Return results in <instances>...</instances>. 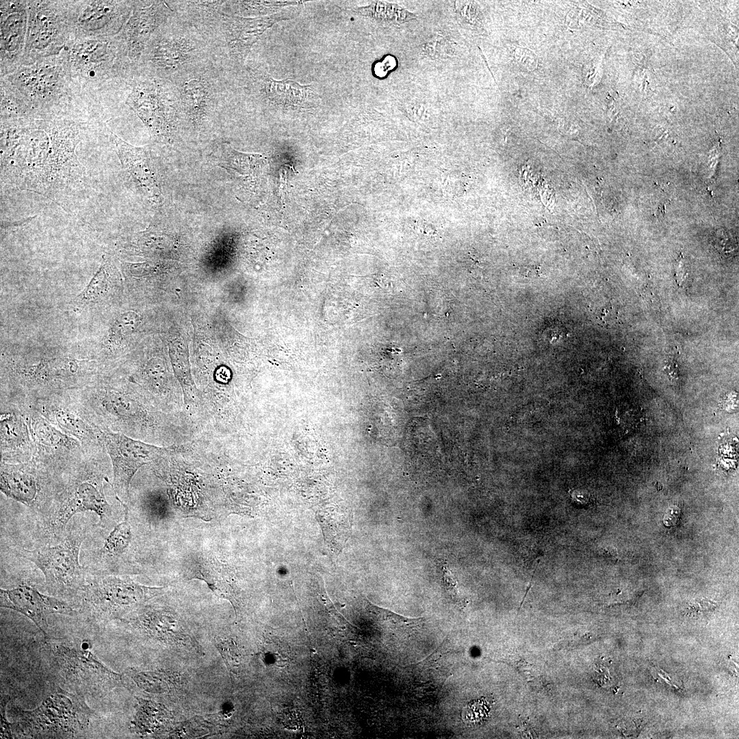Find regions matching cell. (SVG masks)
Returning a JSON list of instances; mask_svg holds the SVG:
<instances>
[{"mask_svg": "<svg viewBox=\"0 0 739 739\" xmlns=\"http://www.w3.org/2000/svg\"><path fill=\"white\" fill-rule=\"evenodd\" d=\"M2 78L22 97L34 118L81 117L83 113L85 96L72 79L65 49L21 66Z\"/></svg>", "mask_w": 739, "mask_h": 739, "instance_id": "1", "label": "cell"}, {"mask_svg": "<svg viewBox=\"0 0 739 739\" xmlns=\"http://www.w3.org/2000/svg\"><path fill=\"white\" fill-rule=\"evenodd\" d=\"M71 392L103 431L121 432L145 442L154 439L157 413L141 391L99 378Z\"/></svg>", "mask_w": 739, "mask_h": 739, "instance_id": "2", "label": "cell"}, {"mask_svg": "<svg viewBox=\"0 0 739 739\" xmlns=\"http://www.w3.org/2000/svg\"><path fill=\"white\" fill-rule=\"evenodd\" d=\"M218 52L212 36L174 13L148 41L135 77L169 81L190 68L220 59Z\"/></svg>", "mask_w": 739, "mask_h": 739, "instance_id": "3", "label": "cell"}, {"mask_svg": "<svg viewBox=\"0 0 739 739\" xmlns=\"http://www.w3.org/2000/svg\"><path fill=\"white\" fill-rule=\"evenodd\" d=\"M112 467L109 457L87 456L62 474L60 488L53 502L52 527L64 530L76 514L92 512L103 521L111 515L106 489L112 485L107 475Z\"/></svg>", "mask_w": 739, "mask_h": 739, "instance_id": "4", "label": "cell"}, {"mask_svg": "<svg viewBox=\"0 0 739 739\" xmlns=\"http://www.w3.org/2000/svg\"><path fill=\"white\" fill-rule=\"evenodd\" d=\"M12 733L31 738H70L86 731L93 712L83 697L58 690L32 710H19Z\"/></svg>", "mask_w": 739, "mask_h": 739, "instance_id": "5", "label": "cell"}, {"mask_svg": "<svg viewBox=\"0 0 739 739\" xmlns=\"http://www.w3.org/2000/svg\"><path fill=\"white\" fill-rule=\"evenodd\" d=\"M219 59L209 60L173 77L180 123L201 131L224 107V67Z\"/></svg>", "mask_w": 739, "mask_h": 739, "instance_id": "6", "label": "cell"}, {"mask_svg": "<svg viewBox=\"0 0 739 739\" xmlns=\"http://www.w3.org/2000/svg\"><path fill=\"white\" fill-rule=\"evenodd\" d=\"M85 641L47 640L44 649L59 678L81 697H99L119 686L120 675L109 669Z\"/></svg>", "mask_w": 739, "mask_h": 739, "instance_id": "7", "label": "cell"}, {"mask_svg": "<svg viewBox=\"0 0 739 739\" xmlns=\"http://www.w3.org/2000/svg\"><path fill=\"white\" fill-rule=\"evenodd\" d=\"M28 22L21 66L57 55L72 38L73 0H29Z\"/></svg>", "mask_w": 739, "mask_h": 739, "instance_id": "8", "label": "cell"}, {"mask_svg": "<svg viewBox=\"0 0 739 739\" xmlns=\"http://www.w3.org/2000/svg\"><path fill=\"white\" fill-rule=\"evenodd\" d=\"M65 50L72 79L84 96L112 82L128 83L115 36L72 39Z\"/></svg>", "mask_w": 739, "mask_h": 739, "instance_id": "9", "label": "cell"}, {"mask_svg": "<svg viewBox=\"0 0 739 739\" xmlns=\"http://www.w3.org/2000/svg\"><path fill=\"white\" fill-rule=\"evenodd\" d=\"M125 103L141 119L155 142H169L180 125L176 99L169 81L135 77Z\"/></svg>", "mask_w": 739, "mask_h": 739, "instance_id": "10", "label": "cell"}, {"mask_svg": "<svg viewBox=\"0 0 739 739\" xmlns=\"http://www.w3.org/2000/svg\"><path fill=\"white\" fill-rule=\"evenodd\" d=\"M161 588L149 587L127 578L108 575L85 584L79 592L81 608L90 619L107 621L157 595Z\"/></svg>", "mask_w": 739, "mask_h": 739, "instance_id": "11", "label": "cell"}, {"mask_svg": "<svg viewBox=\"0 0 739 739\" xmlns=\"http://www.w3.org/2000/svg\"><path fill=\"white\" fill-rule=\"evenodd\" d=\"M22 404L35 410L81 444L87 456L108 457L103 431L93 422L71 391Z\"/></svg>", "mask_w": 739, "mask_h": 739, "instance_id": "12", "label": "cell"}, {"mask_svg": "<svg viewBox=\"0 0 739 739\" xmlns=\"http://www.w3.org/2000/svg\"><path fill=\"white\" fill-rule=\"evenodd\" d=\"M84 539L83 534L73 533L56 545L31 550L20 549L18 553L42 571L51 593L64 595L79 593L86 584L83 568L79 561Z\"/></svg>", "mask_w": 739, "mask_h": 739, "instance_id": "13", "label": "cell"}, {"mask_svg": "<svg viewBox=\"0 0 739 739\" xmlns=\"http://www.w3.org/2000/svg\"><path fill=\"white\" fill-rule=\"evenodd\" d=\"M103 432L112 466V485L120 500L129 498L131 481L141 467L158 463L177 449L173 446L159 447L121 432Z\"/></svg>", "mask_w": 739, "mask_h": 739, "instance_id": "14", "label": "cell"}, {"mask_svg": "<svg viewBox=\"0 0 739 739\" xmlns=\"http://www.w3.org/2000/svg\"><path fill=\"white\" fill-rule=\"evenodd\" d=\"M173 14L166 1H134L129 18L115 36L129 83L136 75L140 57L152 36Z\"/></svg>", "mask_w": 739, "mask_h": 739, "instance_id": "15", "label": "cell"}, {"mask_svg": "<svg viewBox=\"0 0 739 739\" xmlns=\"http://www.w3.org/2000/svg\"><path fill=\"white\" fill-rule=\"evenodd\" d=\"M9 404L18 408L28 423L34 441V460L60 474L87 456L78 440L60 430L35 410L22 404Z\"/></svg>", "mask_w": 739, "mask_h": 739, "instance_id": "16", "label": "cell"}, {"mask_svg": "<svg viewBox=\"0 0 739 739\" xmlns=\"http://www.w3.org/2000/svg\"><path fill=\"white\" fill-rule=\"evenodd\" d=\"M0 490L8 498L28 506L53 503L60 485V474L34 458L28 462H0Z\"/></svg>", "mask_w": 739, "mask_h": 739, "instance_id": "17", "label": "cell"}, {"mask_svg": "<svg viewBox=\"0 0 739 739\" xmlns=\"http://www.w3.org/2000/svg\"><path fill=\"white\" fill-rule=\"evenodd\" d=\"M134 1H73L72 39L116 36L132 12Z\"/></svg>", "mask_w": 739, "mask_h": 739, "instance_id": "18", "label": "cell"}, {"mask_svg": "<svg viewBox=\"0 0 739 739\" xmlns=\"http://www.w3.org/2000/svg\"><path fill=\"white\" fill-rule=\"evenodd\" d=\"M0 78L21 66L28 22L27 1H0Z\"/></svg>", "mask_w": 739, "mask_h": 739, "instance_id": "19", "label": "cell"}, {"mask_svg": "<svg viewBox=\"0 0 739 739\" xmlns=\"http://www.w3.org/2000/svg\"><path fill=\"white\" fill-rule=\"evenodd\" d=\"M272 17L247 18L223 13L213 36L218 50L226 53L231 64H241L252 45L273 23Z\"/></svg>", "mask_w": 739, "mask_h": 739, "instance_id": "20", "label": "cell"}, {"mask_svg": "<svg viewBox=\"0 0 739 739\" xmlns=\"http://www.w3.org/2000/svg\"><path fill=\"white\" fill-rule=\"evenodd\" d=\"M1 607L16 610L31 619L44 636L47 637L48 617L52 614H73V609L66 602L42 594L36 588L19 585L10 589H0Z\"/></svg>", "mask_w": 739, "mask_h": 739, "instance_id": "21", "label": "cell"}, {"mask_svg": "<svg viewBox=\"0 0 739 739\" xmlns=\"http://www.w3.org/2000/svg\"><path fill=\"white\" fill-rule=\"evenodd\" d=\"M1 462L19 463L33 459L34 441L28 423L16 406L0 403Z\"/></svg>", "mask_w": 739, "mask_h": 739, "instance_id": "22", "label": "cell"}, {"mask_svg": "<svg viewBox=\"0 0 739 739\" xmlns=\"http://www.w3.org/2000/svg\"><path fill=\"white\" fill-rule=\"evenodd\" d=\"M109 140L122 167L140 183L150 196L157 193V187L152 169L150 151L146 147L133 146L109 131Z\"/></svg>", "mask_w": 739, "mask_h": 739, "instance_id": "23", "label": "cell"}, {"mask_svg": "<svg viewBox=\"0 0 739 739\" xmlns=\"http://www.w3.org/2000/svg\"><path fill=\"white\" fill-rule=\"evenodd\" d=\"M260 92L269 103L284 107H311L313 92L310 85H301L296 81L285 79L276 80L269 76L259 78Z\"/></svg>", "mask_w": 739, "mask_h": 739, "instance_id": "24", "label": "cell"}, {"mask_svg": "<svg viewBox=\"0 0 739 739\" xmlns=\"http://www.w3.org/2000/svg\"><path fill=\"white\" fill-rule=\"evenodd\" d=\"M355 11L376 20L400 23L417 18L415 13L400 5L385 1H374L368 5L356 8Z\"/></svg>", "mask_w": 739, "mask_h": 739, "instance_id": "25", "label": "cell"}, {"mask_svg": "<svg viewBox=\"0 0 739 739\" xmlns=\"http://www.w3.org/2000/svg\"><path fill=\"white\" fill-rule=\"evenodd\" d=\"M0 79L1 119L34 118L12 86L4 78Z\"/></svg>", "mask_w": 739, "mask_h": 739, "instance_id": "26", "label": "cell"}, {"mask_svg": "<svg viewBox=\"0 0 739 739\" xmlns=\"http://www.w3.org/2000/svg\"><path fill=\"white\" fill-rule=\"evenodd\" d=\"M367 606L370 612L374 614L379 621L385 624L390 630L398 632L399 634L414 632L421 628L425 621L422 617L409 618L370 603Z\"/></svg>", "mask_w": 739, "mask_h": 739, "instance_id": "27", "label": "cell"}, {"mask_svg": "<svg viewBox=\"0 0 739 739\" xmlns=\"http://www.w3.org/2000/svg\"><path fill=\"white\" fill-rule=\"evenodd\" d=\"M124 508V521L114 527L105 539L101 552L109 556L122 554L129 546L131 539V526L129 521L128 507L120 499Z\"/></svg>", "mask_w": 739, "mask_h": 739, "instance_id": "28", "label": "cell"}, {"mask_svg": "<svg viewBox=\"0 0 739 739\" xmlns=\"http://www.w3.org/2000/svg\"><path fill=\"white\" fill-rule=\"evenodd\" d=\"M108 264L103 263L92 278L84 290L76 298L79 302L94 301L107 291L108 283Z\"/></svg>", "mask_w": 739, "mask_h": 739, "instance_id": "29", "label": "cell"}, {"mask_svg": "<svg viewBox=\"0 0 739 739\" xmlns=\"http://www.w3.org/2000/svg\"><path fill=\"white\" fill-rule=\"evenodd\" d=\"M200 565L205 571L203 572L200 570L198 573L196 572V577L206 581L210 588L217 595L233 601V595L229 581L226 582L222 577L219 578L218 575L217 576H215V574H213L212 570H211V567L208 569L205 565H202L200 564Z\"/></svg>", "mask_w": 739, "mask_h": 739, "instance_id": "30", "label": "cell"}, {"mask_svg": "<svg viewBox=\"0 0 739 739\" xmlns=\"http://www.w3.org/2000/svg\"><path fill=\"white\" fill-rule=\"evenodd\" d=\"M441 570L443 586L450 597L458 606L461 607L464 606V599L459 594L456 581L450 570L444 563L441 565Z\"/></svg>", "mask_w": 739, "mask_h": 739, "instance_id": "31", "label": "cell"}, {"mask_svg": "<svg viewBox=\"0 0 739 739\" xmlns=\"http://www.w3.org/2000/svg\"><path fill=\"white\" fill-rule=\"evenodd\" d=\"M514 57L515 60L526 66L528 69L532 70L533 68L536 67V57L528 50L516 48L514 52Z\"/></svg>", "mask_w": 739, "mask_h": 739, "instance_id": "32", "label": "cell"}, {"mask_svg": "<svg viewBox=\"0 0 739 739\" xmlns=\"http://www.w3.org/2000/svg\"><path fill=\"white\" fill-rule=\"evenodd\" d=\"M7 701L4 700L1 701V737L2 738H12L13 733L12 731L11 724L6 720L5 714V705Z\"/></svg>", "mask_w": 739, "mask_h": 739, "instance_id": "33", "label": "cell"}]
</instances>
